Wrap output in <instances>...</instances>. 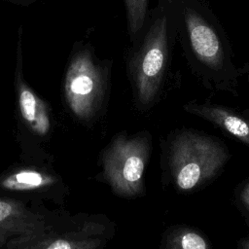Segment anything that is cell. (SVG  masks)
<instances>
[{"label":"cell","mask_w":249,"mask_h":249,"mask_svg":"<svg viewBox=\"0 0 249 249\" xmlns=\"http://www.w3.org/2000/svg\"><path fill=\"white\" fill-rule=\"evenodd\" d=\"M240 200L242 201L243 205L249 210V183L244 186L240 193Z\"/></svg>","instance_id":"4fadbf2b"},{"label":"cell","mask_w":249,"mask_h":249,"mask_svg":"<svg viewBox=\"0 0 249 249\" xmlns=\"http://www.w3.org/2000/svg\"><path fill=\"white\" fill-rule=\"evenodd\" d=\"M240 247H241V249H249V239L242 241Z\"/></svg>","instance_id":"5bb4252c"},{"label":"cell","mask_w":249,"mask_h":249,"mask_svg":"<svg viewBox=\"0 0 249 249\" xmlns=\"http://www.w3.org/2000/svg\"><path fill=\"white\" fill-rule=\"evenodd\" d=\"M227 160L223 143L200 133H180L170 147L172 176L182 191L193 190L211 178Z\"/></svg>","instance_id":"7a4b0ae2"},{"label":"cell","mask_w":249,"mask_h":249,"mask_svg":"<svg viewBox=\"0 0 249 249\" xmlns=\"http://www.w3.org/2000/svg\"><path fill=\"white\" fill-rule=\"evenodd\" d=\"M163 249H210L205 239L188 228H177L164 239Z\"/></svg>","instance_id":"30bf717a"},{"label":"cell","mask_w":249,"mask_h":249,"mask_svg":"<svg viewBox=\"0 0 249 249\" xmlns=\"http://www.w3.org/2000/svg\"><path fill=\"white\" fill-rule=\"evenodd\" d=\"M53 182V179L41 172L29 169L18 171L6 177L1 185L12 191H31L36 190Z\"/></svg>","instance_id":"9c48e42d"},{"label":"cell","mask_w":249,"mask_h":249,"mask_svg":"<svg viewBox=\"0 0 249 249\" xmlns=\"http://www.w3.org/2000/svg\"><path fill=\"white\" fill-rule=\"evenodd\" d=\"M96 242L91 240H79L76 238L60 237L45 244L40 249H94Z\"/></svg>","instance_id":"7c38bea8"},{"label":"cell","mask_w":249,"mask_h":249,"mask_svg":"<svg viewBox=\"0 0 249 249\" xmlns=\"http://www.w3.org/2000/svg\"><path fill=\"white\" fill-rule=\"evenodd\" d=\"M149 0H124L127 25L131 35L141 31L146 21Z\"/></svg>","instance_id":"8fae6325"},{"label":"cell","mask_w":249,"mask_h":249,"mask_svg":"<svg viewBox=\"0 0 249 249\" xmlns=\"http://www.w3.org/2000/svg\"><path fill=\"white\" fill-rule=\"evenodd\" d=\"M168 9L159 10L129 61L135 95L143 106L154 101L167 66L172 23Z\"/></svg>","instance_id":"6da1fadb"},{"label":"cell","mask_w":249,"mask_h":249,"mask_svg":"<svg viewBox=\"0 0 249 249\" xmlns=\"http://www.w3.org/2000/svg\"><path fill=\"white\" fill-rule=\"evenodd\" d=\"M185 110L197 115L249 146V118L218 105L188 104Z\"/></svg>","instance_id":"52a82bcc"},{"label":"cell","mask_w":249,"mask_h":249,"mask_svg":"<svg viewBox=\"0 0 249 249\" xmlns=\"http://www.w3.org/2000/svg\"><path fill=\"white\" fill-rule=\"evenodd\" d=\"M179 21L191 57L202 69L221 72L232 66L227 41L214 18L199 3L181 1Z\"/></svg>","instance_id":"3957f363"},{"label":"cell","mask_w":249,"mask_h":249,"mask_svg":"<svg viewBox=\"0 0 249 249\" xmlns=\"http://www.w3.org/2000/svg\"><path fill=\"white\" fill-rule=\"evenodd\" d=\"M18 103L21 116L32 130L40 135H45L50 128L46 104L24 84L19 87Z\"/></svg>","instance_id":"ba28073f"},{"label":"cell","mask_w":249,"mask_h":249,"mask_svg":"<svg viewBox=\"0 0 249 249\" xmlns=\"http://www.w3.org/2000/svg\"><path fill=\"white\" fill-rule=\"evenodd\" d=\"M104 90L101 69L88 52L77 54L65 76V96L69 108L80 119H89L97 109Z\"/></svg>","instance_id":"5b68a950"},{"label":"cell","mask_w":249,"mask_h":249,"mask_svg":"<svg viewBox=\"0 0 249 249\" xmlns=\"http://www.w3.org/2000/svg\"><path fill=\"white\" fill-rule=\"evenodd\" d=\"M45 231L41 216L29 212L14 200L0 199V242L9 237H35Z\"/></svg>","instance_id":"8992f818"},{"label":"cell","mask_w":249,"mask_h":249,"mask_svg":"<svg viewBox=\"0 0 249 249\" xmlns=\"http://www.w3.org/2000/svg\"><path fill=\"white\" fill-rule=\"evenodd\" d=\"M149 145L144 136L118 135L103 154V173L111 188L124 196H135L144 190L143 174Z\"/></svg>","instance_id":"277c9868"}]
</instances>
